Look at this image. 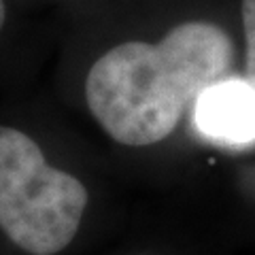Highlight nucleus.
Wrapping results in <instances>:
<instances>
[{
    "mask_svg": "<svg viewBox=\"0 0 255 255\" xmlns=\"http://www.w3.org/2000/svg\"><path fill=\"white\" fill-rule=\"evenodd\" d=\"M2 23H4V0H0V30H2Z\"/></svg>",
    "mask_w": 255,
    "mask_h": 255,
    "instance_id": "nucleus-5",
    "label": "nucleus"
},
{
    "mask_svg": "<svg viewBox=\"0 0 255 255\" xmlns=\"http://www.w3.org/2000/svg\"><path fill=\"white\" fill-rule=\"evenodd\" d=\"M194 126L202 138L226 149L255 145V83L247 77H223L198 96Z\"/></svg>",
    "mask_w": 255,
    "mask_h": 255,
    "instance_id": "nucleus-3",
    "label": "nucleus"
},
{
    "mask_svg": "<svg viewBox=\"0 0 255 255\" xmlns=\"http://www.w3.org/2000/svg\"><path fill=\"white\" fill-rule=\"evenodd\" d=\"M234 45L211 21L174 26L159 43H122L85 79L92 115L113 140L147 147L170 136L206 87L228 77Z\"/></svg>",
    "mask_w": 255,
    "mask_h": 255,
    "instance_id": "nucleus-1",
    "label": "nucleus"
},
{
    "mask_svg": "<svg viewBox=\"0 0 255 255\" xmlns=\"http://www.w3.org/2000/svg\"><path fill=\"white\" fill-rule=\"evenodd\" d=\"M243 28L247 41V79L255 83V0H243Z\"/></svg>",
    "mask_w": 255,
    "mask_h": 255,
    "instance_id": "nucleus-4",
    "label": "nucleus"
},
{
    "mask_svg": "<svg viewBox=\"0 0 255 255\" xmlns=\"http://www.w3.org/2000/svg\"><path fill=\"white\" fill-rule=\"evenodd\" d=\"M85 206L81 181L53 168L28 134L0 126V230L13 245L32 255L60 253Z\"/></svg>",
    "mask_w": 255,
    "mask_h": 255,
    "instance_id": "nucleus-2",
    "label": "nucleus"
}]
</instances>
